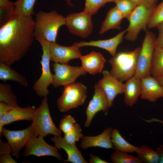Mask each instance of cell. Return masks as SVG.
Masks as SVG:
<instances>
[{"label": "cell", "instance_id": "cell-1", "mask_svg": "<svg viewBox=\"0 0 163 163\" xmlns=\"http://www.w3.org/2000/svg\"><path fill=\"white\" fill-rule=\"evenodd\" d=\"M32 15L15 14L0 28V62L11 66L21 60L35 38Z\"/></svg>", "mask_w": 163, "mask_h": 163}, {"label": "cell", "instance_id": "cell-2", "mask_svg": "<svg viewBox=\"0 0 163 163\" xmlns=\"http://www.w3.org/2000/svg\"><path fill=\"white\" fill-rule=\"evenodd\" d=\"M35 15V38L56 42L59 29L66 24V18L55 10L48 12L40 11Z\"/></svg>", "mask_w": 163, "mask_h": 163}, {"label": "cell", "instance_id": "cell-3", "mask_svg": "<svg viewBox=\"0 0 163 163\" xmlns=\"http://www.w3.org/2000/svg\"><path fill=\"white\" fill-rule=\"evenodd\" d=\"M141 47L129 52H120L109 60L110 74L120 81H126L134 76Z\"/></svg>", "mask_w": 163, "mask_h": 163}, {"label": "cell", "instance_id": "cell-4", "mask_svg": "<svg viewBox=\"0 0 163 163\" xmlns=\"http://www.w3.org/2000/svg\"><path fill=\"white\" fill-rule=\"evenodd\" d=\"M156 4H142L137 5L126 19L129 22L124 38L127 40L133 42L143 30L145 31Z\"/></svg>", "mask_w": 163, "mask_h": 163}, {"label": "cell", "instance_id": "cell-5", "mask_svg": "<svg viewBox=\"0 0 163 163\" xmlns=\"http://www.w3.org/2000/svg\"><path fill=\"white\" fill-rule=\"evenodd\" d=\"M32 126L35 136L44 137L49 134L61 136V131L57 127L51 117L47 96L43 97L33 115Z\"/></svg>", "mask_w": 163, "mask_h": 163}, {"label": "cell", "instance_id": "cell-6", "mask_svg": "<svg viewBox=\"0 0 163 163\" xmlns=\"http://www.w3.org/2000/svg\"><path fill=\"white\" fill-rule=\"evenodd\" d=\"M36 39L40 44L42 50L41 59L40 62L42 72L39 78L34 83L32 89L38 95L44 97L49 94L48 87L53 82V74L50 66V42L40 38Z\"/></svg>", "mask_w": 163, "mask_h": 163}, {"label": "cell", "instance_id": "cell-7", "mask_svg": "<svg viewBox=\"0 0 163 163\" xmlns=\"http://www.w3.org/2000/svg\"><path fill=\"white\" fill-rule=\"evenodd\" d=\"M64 87L62 95L56 101L57 106L60 111L67 112L84 104L87 97L86 86L78 82Z\"/></svg>", "mask_w": 163, "mask_h": 163}, {"label": "cell", "instance_id": "cell-8", "mask_svg": "<svg viewBox=\"0 0 163 163\" xmlns=\"http://www.w3.org/2000/svg\"><path fill=\"white\" fill-rule=\"evenodd\" d=\"M145 31V36L138 56L134 75L140 79L151 75V64L156 47V37L155 34L148 29Z\"/></svg>", "mask_w": 163, "mask_h": 163}, {"label": "cell", "instance_id": "cell-9", "mask_svg": "<svg viewBox=\"0 0 163 163\" xmlns=\"http://www.w3.org/2000/svg\"><path fill=\"white\" fill-rule=\"evenodd\" d=\"M53 66L54 74H53L52 84L55 88L74 83L78 77L87 73L81 66H72L68 64L55 62Z\"/></svg>", "mask_w": 163, "mask_h": 163}, {"label": "cell", "instance_id": "cell-10", "mask_svg": "<svg viewBox=\"0 0 163 163\" xmlns=\"http://www.w3.org/2000/svg\"><path fill=\"white\" fill-rule=\"evenodd\" d=\"M91 16L83 11L69 14L66 17L65 25L72 34L82 38H86L93 30Z\"/></svg>", "mask_w": 163, "mask_h": 163}, {"label": "cell", "instance_id": "cell-11", "mask_svg": "<svg viewBox=\"0 0 163 163\" xmlns=\"http://www.w3.org/2000/svg\"><path fill=\"white\" fill-rule=\"evenodd\" d=\"M2 134L7 139L8 142L10 145L12 155L17 158H19L21 150L25 147L31 137L35 135L31 125L25 129L19 130H10L3 127Z\"/></svg>", "mask_w": 163, "mask_h": 163}, {"label": "cell", "instance_id": "cell-12", "mask_svg": "<svg viewBox=\"0 0 163 163\" xmlns=\"http://www.w3.org/2000/svg\"><path fill=\"white\" fill-rule=\"evenodd\" d=\"M44 137L37 136L35 135L31 137L25 146L23 155L26 157L31 155L37 157L51 156L56 158L59 161L62 160V156L58 149L48 144Z\"/></svg>", "mask_w": 163, "mask_h": 163}, {"label": "cell", "instance_id": "cell-13", "mask_svg": "<svg viewBox=\"0 0 163 163\" xmlns=\"http://www.w3.org/2000/svg\"><path fill=\"white\" fill-rule=\"evenodd\" d=\"M94 94L86 109V119L84 124L85 127L90 125L93 119L98 112H107L110 107L107 96L103 90L97 84L94 87Z\"/></svg>", "mask_w": 163, "mask_h": 163}, {"label": "cell", "instance_id": "cell-14", "mask_svg": "<svg viewBox=\"0 0 163 163\" xmlns=\"http://www.w3.org/2000/svg\"><path fill=\"white\" fill-rule=\"evenodd\" d=\"M102 72L103 77L97 85L104 91L111 107L116 97L118 95L123 94L124 84L112 75L110 72L104 70Z\"/></svg>", "mask_w": 163, "mask_h": 163}, {"label": "cell", "instance_id": "cell-15", "mask_svg": "<svg viewBox=\"0 0 163 163\" xmlns=\"http://www.w3.org/2000/svg\"><path fill=\"white\" fill-rule=\"evenodd\" d=\"M50 49L51 61L55 63L68 64L70 60L80 59L82 56L80 48L73 45L66 46L50 42Z\"/></svg>", "mask_w": 163, "mask_h": 163}, {"label": "cell", "instance_id": "cell-16", "mask_svg": "<svg viewBox=\"0 0 163 163\" xmlns=\"http://www.w3.org/2000/svg\"><path fill=\"white\" fill-rule=\"evenodd\" d=\"M142 99L151 102H155L163 97V86L159 82L156 78L149 76L141 79Z\"/></svg>", "mask_w": 163, "mask_h": 163}, {"label": "cell", "instance_id": "cell-17", "mask_svg": "<svg viewBox=\"0 0 163 163\" xmlns=\"http://www.w3.org/2000/svg\"><path fill=\"white\" fill-rule=\"evenodd\" d=\"M126 31V29L122 31L115 36L107 40H92L89 42L82 41L75 43L73 45L79 48L85 46L100 48L107 51L113 57L116 54L117 48L123 40Z\"/></svg>", "mask_w": 163, "mask_h": 163}, {"label": "cell", "instance_id": "cell-18", "mask_svg": "<svg viewBox=\"0 0 163 163\" xmlns=\"http://www.w3.org/2000/svg\"><path fill=\"white\" fill-rule=\"evenodd\" d=\"M36 109L34 106L24 107L19 106L10 110L0 119V135L4 126L6 125L21 120L32 121Z\"/></svg>", "mask_w": 163, "mask_h": 163}, {"label": "cell", "instance_id": "cell-19", "mask_svg": "<svg viewBox=\"0 0 163 163\" xmlns=\"http://www.w3.org/2000/svg\"><path fill=\"white\" fill-rule=\"evenodd\" d=\"M113 129L111 127L106 128L101 133L95 136H83L82 138L80 147L83 149L92 147L113 149L111 141Z\"/></svg>", "mask_w": 163, "mask_h": 163}, {"label": "cell", "instance_id": "cell-20", "mask_svg": "<svg viewBox=\"0 0 163 163\" xmlns=\"http://www.w3.org/2000/svg\"><path fill=\"white\" fill-rule=\"evenodd\" d=\"M51 139L54 143L55 146L58 149L60 150L62 149L67 153V158L66 160H63L64 162H70L72 163H87L75 145L67 142L61 136H54L53 137L51 138Z\"/></svg>", "mask_w": 163, "mask_h": 163}, {"label": "cell", "instance_id": "cell-21", "mask_svg": "<svg viewBox=\"0 0 163 163\" xmlns=\"http://www.w3.org/2000/svg\"><path fill=\"white\" fill-rule=\"evenodd\" d=\"M83 69L87 73L94 75L103 71L106 59L99 52L93 51L80 58Z\"/></svg>", "mask_w": 163, "mask_h": 163}, {"label": "cell", "instance_id": "cell-22", "mask_svg": "<svg viewBox=\"0 0 163 163\" xmlns=\"http://www.w3.org/2000/svg\"><path fill=\"white\" fill-rule=\"evenodd\" d=\"M141 92V79L134 76L124 84V103L129 106H133L137 102Z\"/></svg>", "mask_w": 163, "mask_h": 163}, {"label": "cell", "instance_id": "cell-23", "mask_svg": "<svg viewBox=\"0 0 163 163\" xmlns=\"http://www.w3.org/2000/svg\"><path fill=\"white\" fill-rule=\"evenodd\" d=\"M124 18L123 15L115 6L111 8L102 23L99 34L102 35L110 29H120L121 22Z\"/></svg>", "mask_w": 163, "mask_h": 163}, {"label": "cell", "instance_id": "cell-24", "mask_svg": "<svg viewBox=\"0 0 163 163\" xmlns=\"http://www.w3.org/2000/svg\"><path fill=\"white\" fill-rule=\"evenodd\" d=\"M10 66L0 62V80L4 81H12L17 82L23 87H27L28 83L26 77L12 69Z\"/></svg>", "mask_w": 163, "mask_h": 163}, {"label": "cell", "instance_id": "cell-25", "mask_svg": "<svg viewBox=\"0 0 163 163\" xmlns=\"http://www.w3.org/2000/svg\"><path fill=\"white\" fill-rule=\"evenodd\" d=\"M111 141L113 149L115 150L133 153L138 147L128 142L120 133L119 130L116 129H113L111 134Z\"/></svg>", "mask_w": 163, "mask_h": 163}, {"label": "cell", "instance_id": "cell-26", "mask_svg": "<svg viewBox=\"0 0 163 163\" xmlns=\"http://www.w3.org/2000/svg\"><path fill=\"white\" fill-rule=\"evenodd\" d=\"M135 152L142 163H159V155L157 151L146 145L138 147Z\"/></svg>", "mask_w": 163, "mask_h": 163}, {"label": "cell", "instance_id": "cell-27", "mask_svg": "<svg viewBox=\"0 0 163 163\" xmlns=\"http://www.w3.org/2000/svg\"><path fill=\"white\" fill-rule=\"evenodd\" d=\"M152 76L157 78L163 76V49L155 47L151 69Z\"/></svg>", "mask_w": 163, "mask_h": 163}, {"label": "cell", "instance_id": "cell-28", "mask_svg": "<svg viewBox=\"0 0 163 163\" xmlns=\"http://www.w3.org/2000/svg\"><path fill=\"white\" fill-rule=\"evenodd\" d=\"M0 101L14 107L19 106L17 98L12 91L11 85L8 84H0Z\"/></svg>", "mask_w": 163, "mask_h": 163}, {"label": "cell", "instance_id": "cell-29", "mask_svg": "<svg viewBox=\"0 0 163 163\" xmlns=\"http://www.w3.org/2000/svg\"><path fill=\"white\" fill-rule=\"evenodd\" d=\"M37 0H18L14 2L15 14L26 15H35L34 8Z\"/></svg>", "mask_w": 163, "mask_h": 163}, {"label": "cell", "instance_id": "cell-30", "mask_svg": "<svg viewBox=\"0 0 163 163\" xmlns=\"http://www.w3.org/2000/svg\"><path fill=\"white\" fill-rule=\"evenodd\" d=\"M113 163H142L137 157L128 154V153L115 150L110 156Z\"/></svg>", "mask_w": 163, "mask_h": 163}, {"label": "cell", "instance_id": "cell-31", "mask_svg": "<svg viewBox=\"0 0 163 163\" xmlns=\"http://www.w3.org/2000/svg\"><path fill=\"white\" fill-rule=\"evenodd\" d=\"M115 0H85V6L83 11L91 15L96 14L99 9L107 3Z\"/></svg>", "mask_w": 163, "mask_h": 163}, {"label": "cell", "instance_id": "cell-32", "mask_svg": "<svg viewBox=\"0 0 163 163\" xmlns=\"http://www.w3.org/2000/svg\"><path fill=\"white\" fill-rule=\"evenodd\" d=\"M115 6L126 19L137 5L130 0H115Z\"/></svg>", "mask_w": 163, "mask_h": 163}, {"label": "cell", "instance_id": "cell-33", "mask_svg": "<svg viewBox=\"0 0 163 163\" xmlns=\"http://www.w3.org/2000/svg\"><path fill=\"white\" fill-rule=\"evenodd\" d=\"M163 21V1L156 5L152 15L147 28L151 29L156 27Z\"/></svg>", "mask_w": 163, "mask_h": 163}, {"label": "cell", "instance_id": "cell-34", "mask_svg": "<svg viewBox=\"0 0 163 163\" xmlns=\"http://www.w3.org/2000/svg\"><path fill=\"white\" fill-rule=\"evenodd\" d=\"M83 136L81 126L78 123H76L71 130L64 133L63 138L67 142L75 145V142L78 141Z\"/></svg>", "mask_w": 163, "mask_h": 163}, {"label": "cell", "instance_id": "cell-35", "mask_svg": "<svg viewBox=\"0 0 163 163\" xmlns=\"http://www.w3.org/2000/svg\"><path fill=\"white\" fill-rule=\"evenodd\" d=\"M76 121L71 115H65L61 119L59 123V129L64 133L71 130L76 124Z\"/></svg>", "mask_w": 163, "mask_h": 163}, {"label": "cell", "instance_id": "cell-36", "mask_svg": "<svg viewBox=\"0 0 163 163\" xmlns=\"http://www.w3.org/2000/svg\"><path fill=\"white\" fill-rule=\"evenodd\" d=\"M15 6L0 8V27L9 21L15 14Z\"/></svg>", "mask_w": 163, "mask_h": 163}, {"label": "cell", "instance_id": "cell-37", "mask_svg": "<svg viewBox=\"0 0 163 163\" xmlns=\"http://www.w3.org/2000/svg\"><path fill=\"white\" fill-rule=\"evenodd\" d=\"M158 31L156 37V47L163 49V21L159 23L156 27Z\"/></svg>", "mask_w": 163, "mask_h": 163}, {"label": "cell", "instance_id": "cell-38", "mask_svg": "<svg viewBox=\"0 0 163 163\" xmlns=\"http://www.w3.org/2000/svg\"><path fill=\"white\" fill-rule=\"evenodd\" d=\"M11 147L7 142L3 141L0 136V156L11 153Z\"/></svg>", "mask_w": 163, "mask_h": 163}, {"label": "cell", "instance_id": "cell-39", "mask_svg": "<svg viewBox=\"0 0 163 163\" xmlns=\"http://www.w3.org/2000/svg\"><path fill=\"white\" fill-rule=\"evenodd\" d=\"M14 107L5 103L0 101V119Z\"/></svg>", "mask_w": 163, "mask_h": 163}, {"label": "cell", "instance_id": "cell-40", "mask_svg": "<svg viewBox=\"0 0 163 163\" xmlns=\"http://www.w3.org/2000/svg\"><path fill=\"white\" fill-rule=\"evenodd\" d=\"M0 163H17V162L11 157L10 154L0 155Z\"/></svg>", "mask_w": 163, "mask_h": 163}, {"label": "cell", "instance_id": "cell-41", "mask_svg": "<svg viewBox=\"0 0 163 163\" xmlns=\"http://www.w3.org/2000/svg\"><path fill=\"white\" fill-rule=\"evenodd\" d=\"M137 5L142 4H156L157 0H130Z\"/></svg>", "mask_w": 163, "mask_h": 163}, {"label": "cell", "instance_id": "cell-42", "mask_svg": "<svg viewBox=\"0 0 163 163\" xmlns=\"http://www.w3.org/2000/svg\"><path fill=\"white\" fill-rule=\"evenodd\" d=\"M15 6L14 2L9 0H0V8H10Z\"/></svg>", "mask_w": 163, "mask_h": 163}, {"label": "cell", "instance_id": "cell-43", "mask_svg": "<svg viewBox=\"0 0 163 163\" xmlns=\"http://www.w3.org/2000/svg\"><path fill=\"white\" fill-rule=\"evenodd\" d=\"M90 158L89 160V162L90 163H108V162L92 154L90 155Z\"/></svg>", "mask_w": 163, "mask_h": 163}, {"label": "cell", "instance_id": "cell-44", "mask_svg": "<svg viewBox=\"0 0 163 163\" xmlns=\"http://www.w3.org/2000/svg\"><path fill=\"white\" fill-rule=\"evenodd\" d=\"M159 157V163H163V145H161L156 149Z\"/></svg>", "mask_w": 163, "mask_h": 163}, {"label": "cell", "instance_id": "cell-45", "mask_svg": "<svg viewBox=\"0 0 163 163\" xmlns=\"http://www.w3.org/2000/svg\"><path fill=\"white\" fill-rule=\"evenodd\" d=\"M146 121L148 123L152 122H157L160 123L163 125V120L155 118H152L149 120H146Z\"/></svg>", "mask_w": 163, "mask_h": 163}, {"label": "cell", "instance_id": "cell-46", "mask_svg": "<svg viewBox=\"0 0 163 163\" xmlns=\"http://www.w3.org/2000/svg\"><path fill=\"white\" fill-rule=\"evenodd\" d=\"M159 83L163 86V76L156 78Z\"/></svg>", "mask_w": 163, "mask_h": 163}, {"label": "cell", "instance_id": "cell-47", "mask_svg": "<svg viewBox=\"0 0 163 163\" xmlns=\"http://www.w3.org/2000/svg\"><path fill=\"white\" fill-rule=\"evenodd\" d=\"M67 4L70 6H72L73 5L71 2V0H65Z\"/></svg>", "mask_w": 163, "mask_h": 163}]
</instances>
